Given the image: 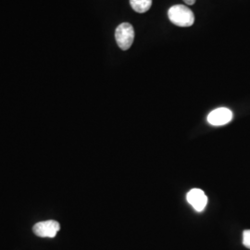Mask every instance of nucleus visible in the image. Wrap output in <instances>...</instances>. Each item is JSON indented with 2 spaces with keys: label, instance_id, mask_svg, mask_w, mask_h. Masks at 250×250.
<instances>
[{
  "label": "nucleus",
  "instance_id": "f257e3e1",
  "mask_svg": "<svg viewBox=\"0 0 250 250\" xmlns=\"http://www.w3.org/2000/svg\"><path fill=\"white\" fill-rule=\"evenodd\" d=\"M168 17L170 21L179 27L192 26L195 22L194 12L185 5H175L170 8Z\"/></svg>",
  "mask_w": 250,
  "mask_h": 250
},
{
  "label": "nucleus",
  "instance_id": "f03ea898",
  "mask_svg": "<svg viewBox=\"0 0 250 250\" xmlns=\"http://www.w3.org/2000/svg\"><path fill=\"white\" fill-rule=\"evenodd\" d=\"M115 39L117 45L123 49L128 50L133 45L134 40V29L129 22H124L117 27L115 31Z\"/></svg>",
  "mask_w": 250,
  "mask_h": 250
},
{
  "label": "nucleus",
  "instance_id": "7ed1b4c3",
  "mask_svg": "<svg viewBox=\"0 0 250 250\" xmlns=\"http://www.w3.org/2000/svg\"><path fill=\"white\" fill-rule=\"evenodd\" d=\"M61 229V225L54 220L40 222L34 225L33 231L39 237L54 238Z\"/></svg>",
  "mask_w": 250,
  "mask_h": 250
},
{
  "label": "nucleus",
  "instance_id": "20e7f679",
  "mask_svg": "<svg viewBox=\"0 0 250 250\" xmlns=\"http://www.w3.org/2000/svg\"><path fill=\"white\" fill-rule=\"evenodd\" d=\"M232 119V112L229 108L219 107L208 114V122L213 126H222L229 124Z\"/></svg>",
  "mask_w": 250,
  "mask_h": 250
},
{
  "label": "nucleus",
  "instance_id": "39448f33",
  "mask_svg": "<svg viewBox=\"0 0 250 250\" xmlns=\"http://www.w3.org/2000/svg\"><path fill=\"white\" fill-rule=\"evenodd\" d=\"M188 203L192 206L197 211L204 210L206 206L208 204V197L205 193L201 189H192L188 192L187 196Z\"/></svg>",
  "mask_w": 250,
  "mask_h": 250
},
{
  "label": "nucleus",
  "instance_id": "423d86ee",
  "mask_svg": "<svg viewBox=\"0 0 250 250\" xmlns=\"http://www.w3.org/2000/svg\"><path fill=\"white\" fill-rule=\"evenodd\" d=\"M130 5L137 13H145L151 8L152 0H130Z\"/></svg>",
  "mask_w": 250,
  "mask_h": 250
},
{
  "label": "nucleus",
  "instance_id": "0eeeda50",
  "mask_svg": "<svg viewBox=\"0 0 250 250\" xmlns=\"http://www.w3.org/2000/svg\"><path fill=\"white\" fill-rule=\"evenodd\" d=\"M243 245L250 250V230H246L243 232Z\"/></svg>",
  "mask_w": 250,
  "mask_h": 250
},
{
  "label": "nucleus",
  "instance_id": "6e6552de",
  "mask_svg": "<svg viewBox=\"0 0 250 250\" xmlns=\"http://www.w3.org/2000/svg\"><path fill=\"white\" fill-rule=\"evenodd\" d=\"M184 2L188 6H192L196 3V0H184Z\"/></svg>",
  "mask_w": 250,
  "mask_h": 250
}]
</instances>
